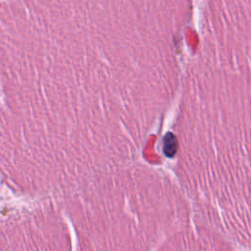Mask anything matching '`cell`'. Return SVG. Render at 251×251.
I'll return each mask as SVG.
<instances>
[{
  "instance_id": "obj_1",
  "label": "cell",
  "mask_w": 251,
  "mask_h": 251,
  "mask_svg": "<svg viewBox=\"0 0 251 251\" xmlns=\"http://www.w3.org/2000/svg\"><path fill=\"white\" fill-rule=\"evenodd\" d=\"M194 52L171 133L180 189L203 212L248 220L250 68Z\"/></svg>"
}]
</instances>
